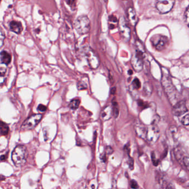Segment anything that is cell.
Masks as SVG:
<instances>
[{
  "instance_id": "cell-1",
  "label": "cell",
  "mask_w": 189,
  "mask_h": 189,
  "mask_svg": "<svg viewBox=\"0 0 189 189\" xmlns=\"http://www.w3.org/2000/svg\"><path fill=\"white\" fill-rule=\"evenodd\" d=\"M12 160L16 166H21L26 163L28 152L25 146H17L12 153Z\"/></svg>"
},
{
  "instance_id": "cell-2",
  "label": "cell",
  "mask_w": 189,
  "mask_h": 189,
  "mask_svg": "<svg viewBox=\"0 0 189 189\" xmlns=\"http://www.w3.org/2000/svg\"><path fill=\"white\" fill-rule=\"evenodd\" d=\"M161 83L164 90H165L169 99L171 102H173L177 100L176 95V90H175L171 81L170 78L168 74H163L162 77Z\"/></svg>"
},
{
  "instance_id": "cell-3",
  "label": "cell",
  "mask_w": 189,
  "mask_h": 189,
  "mask_svg": "<svg viewBox=\"0 0 189 189\" xmlns=\"http://www.w3.org/2000/svg\"><path fill=\"white\" fill-rule=\"evenodd\" d=\"M74 27L80 35H84L88 33L90 28V22L87 16L82 15L76 19L74 23Z\"/></svg>"
},
{
  "instance_id": "cell-4",
  "label": "cell",
  "mask_w": 189,
  "mask_h": 189,
  "mask_svg": "<svg viewBox=\"0 0 189 189\" xmlns=\"http://www.w3.org/2000/svg\"><path fill=\"white\" fill-rule=\"evenodd\" d=\"M42 118V115L41 114H34L31 116L22 124L21 126V130L26 131L34 129L41 121Z\"/></svg>"
},
{
  "instance_id": "cell-5",
  "label": "cell",
  "mask_w": 189,
  "mask_h": 189,
  "mask_svg": "<svg viewBox=\"0 0 189 189\" xmlns=\"http://www.w3.org/2000/svg\"><path fill=\"white\" fill-rule=\"evenodd\" d=\"M84 53L90 67L92 69L97 68L100 63L97 53L90 47H87L84 49Z\"/></svg>"
},
{
  "instance_id": "cell-6",
  "label": "cell",
  "mask_w": 189,
  "mask_h": 189,
  "mask_svg": "<svg viewBox=\"0 0 189 189\" xmlns=\"http://www.w3.org/2000/svg\"><path fill=\"white\" fill-rule=\"evenodd\" d=\"M118 28L123 40L128 42L130 38V28L124 17H121L118 22Z\"/></svg>"
},
{
  "instance_id": "cell-7",
  "label": "cell",
  "mask_w": 189,
  "mask_h": 189,
  "mask_svg": "<svg viewBox=\"0 0 189 189\" xmlns=\"http://www.w3.org/2000/svg\"><path fill=\"white\" fill-rule=\"evenodd\" d=\"M160 137V130L157 124H152L147 127L145 139L150 143H155L157 142Z\"/></svg>"
},
{
  "instance_id": "cell-8",
  "label": "cell",
  "mask_w": 189,
  "mask_h": 189,
  "mask_svg": "<svg viewBox=\"0 0 189 189\" xmlns=\"http://www.w3.org/2000/svg\"><path fill=\"white\" fill-rule=\"evenodd\" d=\"M175 2V1L173 0L158 1L156 3V7L160 13L165 14L172 10Z\"/></svg>"
},
{
  "instance_id": "cell-9",
  "label": "cell",
  "mask_w": 189,
  "mask_h": 189,
  "mask_svg": "<svg viewBox=\"0 0 189 189\" xmlns=\"http://www.w3.org/2000/svg\"><path fill=\"white\" fill-rule=\"evenodd\" d=\"M151 42L158 51H161L166 47L169 40L168 37L166 36L156 35L151 38Z\"/></svg>"
},
{
  "instance_id": "cell-10",
  "label": "cell",
  "mask_w": 189,
  "mask_h": 189,
  "mask_svg": "<svg viewBox=\"0 0 189 189\" xmlns=\"http://www.w3.org/2000/svg\"><path fill=\"white\" fill-rule=\"evenodd\" d=\"M131 63L133 68L137 72L142 71L143 68V56L135 52L132 56Z\"/></svg>"
},
{
  "instance_id": "cell-11",
  "label": "cell",
  "mask_w": 189,
  "mask_h": 189,
  "mask_svg": "<svg viewBox=\"0 0 189 189\" xmlns=\"http://www.w3.org/2000/svg\"><path fill=\"white\" fill-rule=\"evenodd\" d=\"M188 111L185 101L182 100L176 103L173 108V114L175 116H180Z\"/></svg>"
},
{
  "instance_id": "cell-12",
  "label": "cell",
  "mask_w": 189,
  "mask_h": 189,
  "mask_svg": "<svg viewBox=\"0 0 189 189\" xmlns=\"http://www.w3.org/2000/svg\"><path fill=\"white\" fill-rule=\"evenodd\" d=\"M134 129L138 137L141 138L143 139H145L147 127L144 125L141 121H138L135 123L134 125Z\"/></svg>"
},
{
  "instance_id": "cell-13",
  "label": "cell",
  "mask_w": 189,
  "mask_h": 189,
  "mask_svg": "<svg viewBox=\"0 0 189 189\" xmlns=\"http://www.w3.org/2000/svg\"><path fill=\"white\" fill-rule=\"evenodd\" d=\"M127 17L128 21L133 26H135L138 18L135 11L133 7H129L127 10Z\"/></svg>"
},
{
  "instance_id": "cell-14",
  "label": "cell",
  "mask_w": 189,
  "mask_h": 189,
  "mask_svg": "<svg viewBox=\"0 0 189 189\" xmlns=\"http://www.w3.org/2000/svg\"><path fill=\"white\" fill-rule=\"evenodd\" d=\"M113 115V108L110 106H106L101 112V118L104 121L110 119Z\"/></svg>"
},
{
  "instance_id": "cell-15",
  "label": "cell",
  "mask_w": 189,
  "mask_h": 189,
  "mask_svg": "<svg viewBox=\"0 0 189 189\" xmlns=\"http://www.w3.org/2000/svg\"><path fill=\"white\" fill-rule=\"evenodd\" d=\"M10 27L11 31L17 34L21 33L23 31V27L20 22L11 21L10 23Z\"/></svg>"
},
{
  "instance_id": "cell-16",
  "label": "cell",
  "mask_w": 189,
  "mask_h": 189,
  "mask_svg": "<svg viewBox=\"0 0 189 189\" xmlns=\"http://www.w3.org/2000/svg\"><path fill=\"white\" fill-rule=\"evenodd\" d=\"M1 56V62L2 64H5L6 65H8L10 63L11 61V56L10 53L5 51H2L0 53Z\"/></svg>"
},
{
  "instance_id": "cell-17",
  "label": "cell",
  "mask_w": 189,
  "mask_h": 189,
  "mask_svg": "<svg viewBox=\"0 0 189 189\" xmlns=\"http://www.w3.org/2000/svg\"><path fill=\"white\" fill-rule=\"evenodd\" d=\"M9 132V127L7 124L0 121V135L1 136H5L8 134Z\"/></svg>"
},
{
  "instance_id": "cell-18",
  "label": "cell",
  "mask_w": 189,
  "mask_h": 189,
  "mask_svg": "<svg viewBox=\"0 0 189 189\" xmlns=\"http://www.w3.org/2000/svg\"><path fill=\"white\" fill-rule=\"evenodd\" d=\"M135 47H136V52L138 53L142 56H144L145 53V49L144 46L142 42L139 41H137L135 42Z\"/></svg>"
},
{
  "instance_id": "cell-19",
  "label": "cell",
  "mask_w": 189,
  "mask_h": 189,
  "mask_svg": "<svg viewBox=\"0 0 189 189\" xmlns=\"http://www.w3.org/2000/svg\"><path fill=\"white\" fill-rule=\"evenodd\" d=\"M80 100L79 99H74L69 104V107L73 110H75L79 107Z\"/></svg>"
},
{
  "instance_id": "cell-20",
  "label": "cell",
  "mask_w": 189,
  "mask_h": 189,
  "mask_svg": "<svg viewBox=\"0 0 189 189\" xmlns=\"http://www.w3.org/2000/svg\"><path fill=\"white\" fill-rule=\"evenodd\" d=\"M6 77V69L0 68V85L3 84L5 81Z\"/></svg>"
},
{
  "instance_id": "cell-21",
  "label": "cell",
  "mask_w": 189,
  "mask_h": 189,
  "mask_svg": "<svg viewBox=\"0 0 189 189\" xmlns=\"http://www.w3.org/2000/svg\"><path fill=\"white\" fill-rule=\"evenodd\" d=\"M144 91L146 94L149 96L152 93V87L149 83H145L144 85Z\"/></svg>"
},
{
  "instance_id": "cell-22",
  "label": "cell",
  "mask_w": 189,
  "mask_h": 189,
  "mask_svg": "<svg viewBox=\"0 0 189 189\" xmlns=\"http://www.w3.org/2000/svg\"><path fill=\"white\" fill-rule=\"evenodd\" d=\"M163 189H175L173 183H167L166 181H164L161 184Z\"/></svg>"
},
{
  "instance_id": "cell-23",
  "label": "cell",
  "mask_w": 189,
  "mask_h": 189,
  "mask_svg": "<svg viewBox=\"0 0 189 189\" xmlns=\"http://www.w3.org/2000/svg\"><path fill=\"white\" fill-rule=\"evenodd\" d=\"M5 38V33L3 31V30L0 27V48L4 45Z\"/></svg>"
},
{
  "instance_id": "cell-24",
  "label": "cell",
  "mask_w": 189,
  "mask_h": 189,
  "mask_svg": "<svg viewBox=\"0 0 189 189\" xmlns=\"http://www.w3.org/2000/svg\"><path fill=\"white\" fill-rule=\"evenodd\" d=\"M132 85H133V87L136 90H138L140 88V82L138 78L134 79V80L132 82Z\"/></svg>"
},
{
  "instance_id": "cell-25",
  "label": "cell",
  "mask_w": 189,
  "mask_h": 189,
  "mask_svg": "<svg viewBox=\"0 0 189 189\" xmlns=\"http://www.w3.org/2000/svg\"><path fill=\"white\" fill-rule=\"evenodd\" d=\"M181 123L184 126H189V115L188 114H187L186 116H184V117L183 118V119L181 120Z\"/></svg>"
},
{
  "instance_id": "cell-26",
  "label": "cell",
  "mask_w": 189,
  "mask_h": 189,
  "mask_svg": "<svg viewBox=\"0 0 189 189\" xmlns=\"http://www.w3.org/2000/svg\"><path fill=\"white\" fill-rule=\"evenodd\" d=\"M182 161L184 164V166H185V168L187 169V170H189V157L187 156H185L184 158H183L182 159Z\"/></svg>"
},
{
  "instance_id": "cell-27",
  "label": "cell",
  "mask_w": 189,
  "mask_h": 189,
  "mask_svg": "<svg viewBox=\"0 0 189 189\" xmlns=\"http://www.w3.org/2000/svg\"><path fill=\"white\" fill-rule=\"evenodd\" d=\"M189 6L186 8L184 14V20L188 26L189 24Z\"/></svg>"
},
{
  "instance_id": "cell-28",
  "label": "cell",
  "mask_w": 189,
  "mask_h": 189,
  "mask_svg": "<svg viewBox=\"0 0 189 189\" xmlns=\"http://www.w3.org/2000/svg\"><path fill=\"white\" fill-rule=\"evenodd\" d=\"M130 186L133 189H138L139 188V186L137 181L134 180H131L130 181Z\"/></svg>"
},
{
  "instance_id": "cell-29",
  "label": "cell",
  "mask_w": 189,
  "mask_h": 189,
  "mask_svg": "<svg viewBox=\"0 0 189 189\" xmlns=\"http://www.w3.org/2000/svg\"><path fill=\"white\" fill-rule=\"evenodd\" d=\"M66 2L71 7V8L73 10H74L75 7V2H76V1H67Z\"/></svg>"
},
{
  "instance_id": "cell-30",
  "label": "cell",
  "mask_w": 189,
  "mask_h": 189,
  "mask_svg": "<svg viewBox=\"0 0 189 189\" xmlns=\"http://www.w3.org/2000/svg\"><path fill=\"white\" fill-rule=\"evenodd\" d=\"M152 159L153 164L155 166H157L159 164V160L155 158V155L154 152H152Z\"/></svg>"
},
{
  "instance_id": "cell-31",
  "label": "cell",
  "mask_w": 189,
  "mask_h": 189,
  "mask_svg": "<svg viewBox=\"0 0 189 189\" xmlns=\"http://www.w3.org/2000/svg\"><path fill=\"white\" fill-rule=\"evenodd\" d=\"M37 110L41 112H44L46 110H47V107H46V106L43 105V104H39L37 107Z\"/></svg>"
},
{
  "instance_id": "cell-32",
  "label": "cell",
  "mask_w": 189,
  "mask_h": 189,
  "mask_svg": "<svg viewBox=\"0 0 189 189\" xmlns=\"http://www.w3.org/2000/svg\"><path fill=\"white\" fill-rule=\"evenodd\" d=\"M129 165L130 169H133L134 168V160L133 158H130L129 161Z\"/></svg>"
},
{
  "instance_id": "cell-33",
  "label": "cell",
  "mask_w": 189,
  "mask_h": 189,
  "mask_svg": "<svg viewBox=\"0 0 189 189\" xmlns=\"http://www.w3.org/2000/svg\"><path fill=\"white\" fill-rule=\"evenodd\" d=\"M113 150L110 147H107L106 148V154L110 155L113 153Z\"/></svg>"
},
{
  "instance_id": "cell-34",
  "label": "cell",
  "mask_w": 189,
  "mask_h": 189,
  "mask_svg": "<svg viewBox=\"0 0 189 189\" xmlns=\"http://www.w3.org/2000/svg\"><path fill=\"white\" fill-rule=\"evenodd\" d=\"M6 159H7V157L5 155H3L1 156V157H0V160L1 161H4Z\"/></svg>"
},
{
  "instance_id": "cell-35",
  "label": "cell",
  "mask_w": 189,
  "mask_h": 189,
  "mask_svg": "<svg viewBox=\"0 0 189 189\" xmlns=\"http://www.w3.org/2000/svg\"><path fill=\"white\" fill-rule=\"evenodd\" d=\"M0 2H1V1H0Z\"/></svg>"
}]
</instances>
